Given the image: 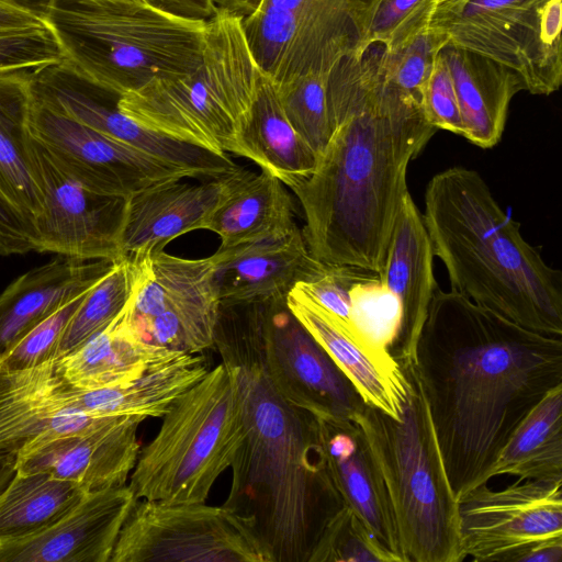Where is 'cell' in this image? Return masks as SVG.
I'll use <instances>...</instances> for the list:
<instances>
[{"instance_id": "obj_11", "label": "cell", "mask_w": 562, "mask_h": 562, "mask_svg": "<svg viewBox=\"0 0 562 562\" xmlns=\"http://www.w3.org/2000/svg\"><path fill=\"white\" fill-rule=\"evenodd\" d=\"M128 259L136 278L125 310L137 335L180 353L214 347L221 302L211 256L186 259L156 249Z\"/></svg>"}, {"instance_id": "obj_43", "label": "cell", "mask_w": 562, "mask_h": 562, "mask_svg": "<svg viewBox=\"0 0 562 562\" xmlns=\"http://www.w3.org/2000/svg\"><path fill=\"white\" fill-rule=\"evenodd\" d=\"M36 250L34 231L0 193V255Z\"/></svg>"}, {"instance_id": "obj_45", "label": "cell", "mask_w": 562, "mask_h": 562, "mask_svg": "<svg viewBox=\"0 0 562 562\" xmlns=\"http://www.w3.org/2000/svg\"><path fill=\"white\" fill-rule=\"evenodd\" d=\"M562 539H553L537 543L521 551L514 562H561Z\"/></svg>"}, {"instance_id": "obj_3", "label": "cell", "mask_w": 562, "mask_h": 562, "mask_svg": "<svg viewBox=\"0 0 562 562\" xmlns=\"http://www.w3.org/2000/svg\"><path fill=\"white\" fill-rule=\"evenodd\" d=\"M263 306L218 310L214 347L235 378L244 426L222 506L251 533L266 562H312L346 503L329 465L322 419L284 398L266 369Z\"/></svg>"}, {"instance_id": "obj_8", "label": "cell", "mask_w": 562, "mask_h": 562, "mask_svg": "<svg viewBox=\"0 0 562 562\" xmlns=\"http://www.w3.org/2000/svg\"><path fill=\"white\" fill-rule=\"evenodd\" d=\"M243 434L237 384L221 362L162 416L156 436L139 450L128 486L136 499L205 503Z\"/></svg>"}, {"instance_id": "obj_40", "label": "cell", "mask_w": 562, "mask_h": 562, "mask_svg": "<svg viewBox=\"0 0 562 562\" xmlns=\"http://www.w3.org/2000/svg\"><path fill=\"white\" fill-rule=\"evenodd\" d=\"M64 58L47 24L0 31V74L33 70Z\"/></svg>"}, {"instance_id": "obj_30", "label": "cell", "mask_w": 562, "mask_h": 562, "mask_svg": "<svg viewBox=\"0 0 562 562\" xmlns=\"http://www.w3.org/2000/svg\"><path fill=\"white\" fill-rule=\"evenodd\" d=\"M297 227L285 184L261 170L251 172L206 220L203 229L215 233L227 249L283 236Z\"/></svg>"}, {"instance_id": "obj_17", "label": "cell", "mask_w": 562, "mask_h": 562, "mask_svg": "<svg viewBox=\"0 0 562 562\" xmlns=\"http://www.w3.org/2000/svg\"><path fill=\"white\" fill-rule=\"evenodd\" d=\"M144 420L122 416L82 434L33 440L16 454L15 471L44 472L86 492L125 485L140 450L137 429Z\"/></svg>"}, {"instance_id": "obj_37", "label": "cell", "mask_w": 562, "mask_h": 562, "mask_svg": "<svg viewBox=\"0 0 562 562\" xmlns=\"http://www.w3.org/2000/svg\"><path fill=\"white\" fill-rule=\"evenodd\" d=\"M392 562L362 519L348 506L328 527L312 562Z\"/></svg>"}, {"instance_id": "obj_1", "label": "cell", "mask_w": 562, "mask_h": 562, "mask_svg": "<svg viewBox=\"0 0 562 562\" xmlns=\"http://www.w3.org/2000/svg\"><path fill=\"white\" fill-rule=\"evenodd\" d=\"M382 43L341 57L329 70L331 136L315 171L290 188L311 255L381 277L406 173L437 128L420 103L387 75Z\"/></svg>"}, {"instance_id": "obj_49", "label": "cell", "mask_w": 562, "mask_h": 562, "mask_svg": "<svg viewBox=\"0 0 562 562\" xmlns=\"http://www.w3.org/2000/svg\"><path fill=\"white\" fill-rule=\"evenodd\" d=\"M16 454H0V493L15 473Z\"/></svg>"}, {"instance_id": "obj_42", "label": "cell", "mask_w": 562, "mask_h": 562, "mask_svg": "<svg viewBox=\"0 0 562 562\" xmlns=\"http://www.w3.org/2000/svg\"><path fill=\"white\" fill-rule=\"evenodd\" d=\"M427 1L380 0L361 48L371 43L386 44L393 32L418 12Z\"/></svg>"}, {"instance_id": "obj_15", "label": "cell", "mask_w": 562, "mask_h": 562, "mask_svg": "<svg viewBox=\"0 0 562 562\" xmlns=\"http://www.w3.org/2000/svg\"><path fill=\"white\" fill-rule=\"evenodd\" d=\"M29 131L64 171L101 194L130 198L162 182L192 178L178 166L60 115L33 99Z\"/></svg>"}, {"instance_id": "obj_35", "label": "cell", "mask_w": 562, "mask_h": 562, "mask_svg": "<svg viewBox=\"0 0 562 562\" xmlns=\"http://www.w3.org/2000/svg\"><path fill=\"white\" fill-rule=\"evenodd\" d=\"M327 75H306L276 86L288 121L318 158L331 136L326 98Z\"/></svg>"}, {"instance_id": "obj_36", "label": "cell", "mask_w": 562, "mask_h": 562, "mask_svg": "<svg viewBox=\"0 0 562 562\" xmlns=\"http://www.w3.org/2000/svg\"><path fill=\"white\" fill-rule=\"evenodd\" d=\"M447 43V36L428 24L401 46L392 49L384 46L383 63L387 75L420 103L435 59Z\"/></svg>"}, {"instance_id": "obj_46", "label": "cell", "mask_w": 562, "mask_h": 562, "mask_svg": "<svg viewBox=\"0 0 562 562\" xmlns=\"http://www.w3.org/2000/svg\"><path fill=\"white\" fill-rule=\"evenodd\" d=\"M47 24L40 18L0 1V31L41 26Z\"/></svg>"}, {"instance_id": "obj_6", "label": "cell", "mask_w": 562, "mask_h": 562, "mask_svg": "<svg viewBox=\"0 0 562 562\" xmlns=\"http://www.w3.org/2000/svg\"><path fill=\"white\" fill-rule=\"evenodd\" d=\"M400 419L364 405L352 419L383 477L405 562H461L458 501L450 487L423 389L409 370Z\"/></svg>"}, {"instance_id": "obj_4", "label": "cell", "mask_w": 562, "mask_h": 562, "mask_svg": "<svg viewBox=\"0 0 562 562\" xmlns=\"http://www.w3.org/2000/svg\"><path fill=\"white\" fill-rule=\"evenodd\" d=\"M423 220L451 290L533 331L562 337V273L520 233L479 172L451 167L425 192Z\"/></svg>"}, {"instance_id": "obj_32", "label": "cell", "mask_w": 562, "mask_h": 562, "mask_svg": "<svg viewBox=\"0 0 562 562\" xmlns=\"http://www.w3.org/2000/svg\"><path fill=\"white\" fill-rule=\"evenodd\" d=\"M518 481H562V384L551 389L522 418L487 472Z\"/></svg>"}, {"instance_id": "obj_41", "label": "cell", "mask_w": 562, "mask_h": 562, "mask_svg": "<svg viewBox=\"0 0 562 562\" xmlns=\"http://www.w3.org/2000/svg\"><path fill=\"white\" fill-rule=\"evenodd\" d=\"M420 103L430 125L462 136L463 125L459 102L449 67L440 53L423 88Z\"/></svg>"}, {"instance_id": "obj_26", "label": "cell", "mask_w": 562, "mask_h": 562, "mask_svg": "<svg viewBox=\"0 0 562 562\" xmlns=\"http://www.w3.org/2000/svg\"><path fill=\"white\" fill-rule=\"evenodd\" d=\"M439 53L453 81L462 136L482 148L495 146L502 138L513 97L524 90L519 76L499 63L449 42Z\"/></svg>"}, {"instance_id": "obj_5", "label": "cell", "mask_w": 562, "mask_h": 562, "mask_svg": "<svg viewBox=\"0 0 562 562\" xmlns=\"http://www.w3.org/2000/svg\"><path fill=\"white\" fill-rule=\"evenodd\" d=\"M46 23L65 57L119 97L192 72L206 26L127 0H54Z\"/></svg>"}, {"instance_id": "obj_2", "label": "cell", "mask_w": 562, "mask_h": 562, "mask_svg": "<svg viewBox=\"0 0 562 562\" xmlns=\"http://www.w3.org/2000/svg\"><path fill=\"white\" fill-rule=\"evenodd\" d=\"M456 499L487 472L529 411L562 384V337L543 335L437 285L415 362Z\"/></svg>"}, {"instance_id": "obj_24", "label": "cell", "mask_w": 562, "mask_h": 562, "mask_svg": "<svg viewBox=\"0 0 562 562\" xmlns=\"http://www.w3.org/2000/svg\"><path fill=\"white\" fill-rule=\"evenodd\" d=\"M114 262L60 256L12 281L0 294V355L63 305L91 289Z\"/></svg>"}, {"instance_id": "obj_44", "label": "cell", "mask_w": 562, "mask_h": 562, "mask_svg": "<svg viewBox=\"0 0 562 562\" xmlns=\"http://www.w3.org/2000/svg\"><path fill=\"white\" fill-rule=\"evenodd\" d=\"M150 7L186 21H207L217 11L214 0H145Z\"/></svg>"}, {"instance_id": "obj_9", "label": "cell", "mask_w": 562, "mask_h": 562, "mask_svg": "<svg viewBox=\"0 0 562 562\" xmlns=\"http://www.w3.org/2000/svg\"><path fill=\"white\" fill-rule=\"evenodd\" d=\"M429 26L510 68L531 94L561 86L562 0H437Z\"/></svg>"}, {"instance_id": "obj_14", "label": "cell", "mask_w": 562, "mask_h": 562, "mask_svg": "<svg viewBox=\"0 0 562 562\" xmlns=\"http://www.w3.org/2000/svg\"><path fill=\"white\" fill-rule=\"evenodd\" d=\"M31 149L43 195V211L34 223L35 251L80 260L122 259L127 198L86 188L33 137Z\"/></svg>"}, {"instance_id": "obj_50", "label": "cell", "mask_w": 562, "mask_h": 562, "mask_svg": "<svg viewBox=\"0 0 562 562\" xmlns=\"http://www.w3.org/2000/svg\"><path fill=\"white\" fill-rule=\"evenodd\" d=\"M127 1H143V2H145V0H127Z\"/></svg>"}, {"instance_id": "obj_21", "label": "cell", "mask_w": 562, "mask_h": 562, "mask_svg": "<svg viewBox=\"0 0 562 562\" xmlns=\"http://www.w3.org/2000/svg\"><path fill=\"white\" fill-rule=\"evenodd\" d=\"M432 258L423 215L407 192L394 222L382 274L397 304L396 327L389 346L403 370L414 366L418 337L438 285Z\"/></svg>"}, {"instance_id": "obj_10", "label": "cell", "mask_w": 562, "mask_h": 562, "mask_svg": "<svg viewBox=\"0 0 562 562\" xmlns=\"http://www.w3.org/2000/svg\"><path fill=\"white\" fill-rule=\"evenodd\" d=\"M380 0H262L243 18L259 71L276 86L328 74L359 50Z\"/></svg>"}, {"instance_id": "obj_47", "label": "cell", "mask_w": 562, "mask_h": 562, "mask_svg": "<svg viewBox=\"0 0 562 562\" xmlns=\"http://www.w3.org/2000/svg\"><path fill=\"white\" fill-rule=\"evenodd\" d=\"M9 5L26 11L46 22L54 0H0Z\"/></svg>"}, {"instance_id": "obj_48", "label": "cell", "mask_w": 562, "mask_h": 562, "mask_svg": "<svg viewBox=\"0 0 562 562\" xmlns=\"http://www.w3.org/2000/svg\"><path fill=\"white\" fill-rule=\"evenodd\" d=\"M262 0H214L220 9L237 14L241 18L252 14Z\"/></svg>"}, {"instance_id": "obj_27", "label": "cell", "mask_w": 562, "mask_h": 562, "mask_svg": "<svg viewBox=\"0 0 562 562\" xmlns=\"http://www.w3.org/2000/svg\"><path fill=\"white\" fill-rule=\"evenodd\" d=\"M237 145V156L252 160L289 188L308 178L318 164V156L288 121L276 85L261 72Z\"/></svg>"}, {"instance_id": "obj_23", "label": "cell", "mask_w": 562, "mask_h": 562, "mask_svg": "<svg viewBox=\"0 0 562 562\" xmlns=\"http://www.w3.org/2000/svg\"><path fill=\"white\" fill-rule=\"evenodd\" d=\"M336 484L392 562H405L389 495L368 441L353 419L323 420Z\"/></svg>"}, {"instance_id": "obj_22", "label": "cell", "mask_w": 562, "mask_h": 562, "mask_svg": "<svg viewBox=\"0 0 562 562\" xmlns=\"http://www.w3.org/2000/svg\"><path fill=\"white\" fill-rule=\"evenodd\" d=\"M211 258L221 304L286 299L299 282L313 280L327 267L311 255L299 227L283 236L218 249Z\"/></svg>"}, {"instance_id": "obj_19", "label": "cell", "mask_w": 562, "mask_h": 562, "mask_svg": "<svg viewBox=\"0 0 562 562\" xmlns=\"http://www.w3.org/2000/svg\"><path fill=\"white\" fill-rule=\"evenodd\" d=\"M286 304L353 383L366 404L400 419L409 380L390 350L348 330L297 284L288 294Z\"/></svg>"}, {"instance_id": "obj_18", "label": "cell", "mask_w": 562, "mask_h": 562, "mask_svg": "<svg viewBox=\"0 0 562 562\" xmlns=\"http://www.w3.org/2000/svg\"><path fill=\"white\" fill-rule=\"evenodd\" d=\"M250 173L238 167L200 183L171 180L127 198L121 236L122 257L164 249L172 239L203 229L206 220Z\"/></svg>"}, {"instance_id": "obj_16", "label": "cell", "mask_w": 562, "mask_h": 562, "mask_svg": "<svg viewBox=\"0 0 562 562\" xmlns=\"http://www.w3.org/2000/svg\"><path fill=\"white\" fill-rule=\"evenodd\" d=\"M263 360L279 393L323 420L352 419L366 402L323 346L290 311L286 299L265 303Z\"/></svg>"}, {"instance_id": "obj_28", "label": "cell", "mask_w": 562, "mask_h": 562, "mask_svg": "<svg viewBox=\"0 0 562 562\" xmlns=\"http://www.w3.org/2000/svg\"><path fill=\"white\" fill-rule=\"evenodd\" d=\"M207 360L183 353L124 384L78 390L64 383L66 404L99 416L162 417L188 389L209 371Z\"/></svg>"}, {"instance_id": "obj_38", "label": "cell", "mask_w": 562, "mask_h": 562, "mask_svg": "<svg viewBox=\"0 0 562 562\" xmlns=\"http://www.w3.org/2000/svg\"><path fill=\"white\" fill-rule=\"evenodd\" d=\"M372 272L353 266L327 263L325 270L313 280L299 282L297 285L348 330L367 337L353 319V293L358 284Z\"/></svg>"}, {"instance_id": "obj_31", "label": "cell", "mask_w": 562, "mask_h": 562, "mask_svg": "<svg viewBox=\"0 0 562 562\" xmlns=\"http://www.w3.org/2000/svg\"><path fill=\"white\" fill-rule=\"evenodd\" d=\"M56 360L9 370L0 366V454H18L44 434L65 405Z\"/></svg>"}, {"instance_id": "obj_25", "label": "cell", "mask_w": 562, "mask_h": 562, "mask_svg": "<svg viewBox=\"0 0 562 562\" xmlns=\"http://www.w3.org/2000/svg\"><path fill=\"white\" fill-rule=\"evenodd\" d=\"M180 355L143 340L124 306L104 329L58 359L56 372L70 387L95 390L130 382Z\"/></svg>"}, {"instance_id": "obj_20", "label": "cell", "mask_w": 562, "mask_h": 562, "mask_svg": "<svg viewBox=\"0 0 562 562\" xmlns=\"http://www.w3.org/2000/svg\"><path fill=\"white\" fill-rule=\"evenodd\" d=\"M136 501L126 484L86 492L47 529L0 547V562H110Z\"/></svg>"}, {"instance_id": "obj_29", "label": "cell", "mask_w": 562, "mask_h": 562, "mask_svg": "<svg viewBox=\"0 0 562 562\" xmlns=\"http://www.w3.org/2000/svg\"><path fill=\"white\" fill-rule=\"evenodd\" d=\"M29 71L0 74V193L35 233L43 195L29 131Z\"/></svg>"}, {"instance_id": "obj_33", "label": "cell", "mask_w": 562, "mask_h": 562, "mask_svg": "<svg viewBox=\"0 0 562 562\" xmlns=\"http://www.w3.org/2000/svg\"><path fill=\"white\" fill-rule=\"evenodd\" d=\"M79 485L44 472L15 471L0 493V547L50 527L83 496Z\"/></svg>"}, {"instance_id": "obj_7", "label": "cell", "mask_w": 562, "mask_h": 562, "mask_svg": "<svg viewBox=\"0 0 562 562\" xmlns=\"http://www.w3.org/2000/svg\"><path fill=\"white\" fill-rule=\"evenodd\" d=\"M259 68L243 18L217 9L206 21L199 66L154 80L119 98L117 108L143 126L215 153L237 155V135L252 104Z\"/></svg>"}, {"instance_id": "obj_34", "label": "cell", "mask_w": 562, "mask_h": 562, "mask_svg": "<svg viewBox=\"0 0 562 562\" xmlns=\"http://www.w3.org/2000/svg\"><path fill=\"white\" fill-rule=\"evenodd\" d=\"M136 270L128 258L112 268L86 293L69 319L56 351V360L75 351L104 329L124 308L134 288Z\"/></svg>"}, {"instance_id": "obj_12", "label": "cell", "mask_w": 562, "mask_h": 562, "mask_svg": "<svg viewBox=\"0 0 562 562\" xmlns=\"http://www.w3.org/2000/svg\"><path fill=\"white\" fill-rule=\"evenodd\" d=\"M110 562H266L241 521L223 506L137 499Z\"/></svg>"}, {"instance_id": "obj_13", "label": "cell", "mask_w": 562, "mask_h": 562, "mask_svg": "<svg viewBox=\"0 0 562 562\" xmlns=\"http://www.w3.org/2000/svg\"><path fill=\"white\" fill-rule=\"evenodd\" d=\"M464 559L514 562L537 543L562 539V481H516L503 490L481 484L458 502Z\"/></svg>"}, {"instance_id": "obj_39", "label": "cell", "mask_w": 562, "mask_h": 562, "mask_svg": "<svg viewBox=\"0 0 562 562\" xmlns=\"http://www.w3.org/2000/svg\"><path fill=\"white\" fill-rule=\"evenodd\" d=\"M87 292L63 305L2 352L0 366L9 370H22L56 360L57 347L65 328Z\"/></svg>"}]
</instances>
